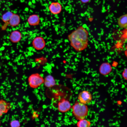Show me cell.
<instances>
[{"label": "cell", "instance_id": "6", "mask_svg": "<svg viewBox=\"0 0 127 127\" xmlns=\"http://www.w3.org/2000/svg\"><path fill=\"white\" fill-rule=\"evenodd\" d=\"M32 44L35 48L38 50H40L44 48L45 45V43L43 38L40 36H38L33 39Z\"/></svg>", "mask_w": 127, "mask_h": 127}, {"label": "cell", "instance_id": "9", "mask_svg": "<svg viewBox=\"0 0 127 127\" xmlns=\"http://www.w3.org/2000/svg\"><path fill=\"white\" fill-rule=\"evenodd\" d=\"M12 107L10 103L3 99L0 100V117L7 113Z\"/></svg>", "mask_w": 127, "mask_h": 127}, {"label": "cell", "instance_id": "4", "mask_svg": "<svg viewBox=\"0 0 127 127\" xmlns=\"http://www.w3.org/2000/svg\"><path fill=\"white\" fill-rule=\"evenodd\" d=\"M92 99L91 94L87 90H84L81 92L78 96V99L79 102L86 105L90 103Z\"/></svg>", "mask_w": 127, "mask_h": 127}, {"label": "cell", "instance_id": "3", "mask_svg": "<svg viewBox=\"0 0 127 127\" xmlns=\"http://www.w3.org/2000/svg\"><path fill=\"white\" fill-rule=\"evenodd\" d=\"M28 81L30 87L35 88L44 83V79L39 74L36 73L29 76L28 79Z\"/></svg>", "mask_w": 127, "mask_h": 127}, {"label": "cell", "instance_id": "7", "mask_svg": "<svg viewBox=\"0 0 127 127\" xmlns=\"http://www.w3.org/2000/svg\"><path fill=\"white\" fill-rule=\"evenodd\" d=\"M49 9L52 14L54 15L58 14L61 12L62 6L60 3L58 2L52 3L49 6Z\"/></svg>", "mask_w": 127, "mask_h": 127}, {"label": "cell", "instance_id": "13", "mask_svg": "<svg viewBox=\"0 0 127 127\" xmlns=\"http://www.w3.org/2000/svg\"><path fill=\"white\" fill-rule=\"evenodd\" d=\"M44 83L45 87L49 88L54 86L55 85L56 82L53 77L49 75L45 78Z\"/></svg>", "mask_w": 127, "mask_h": 127}, {"label": "cell", "instance_id": "1", "mask_svg": "<svg viewBox=\"0 0 127 127\" xmlns=\"http://www.w3.org/2000/svg\"><path fill=\"white\" fill-rule=\"evenodd\" d=\"M88 32L82 26L78 27L68 36L71 46L77 52L86 49L88 45Z\"/></svg>", "mask_w": 127, "mask_h": 127}, {"label": "cell", "instance_id": "12", "mask_svg": "<svg viewBox=\"0 0 127 127\" xmlns=\"http://www.w3.org/2000/svg\"><path fill=\"white\" fill-rule=\"evenodd\" d=\"M20 22V16L18 14L14 13L8 23L10 26L14 27L18 25Z\"/></svg>", "mask_w": 127, "mask_h": 127}, {"label": "cell", "instance_id": "15", "mask_svg": "<svg viewBox=\"0 0 127 127\" xmlns=\"http://www.w3.org/2000/svg\"><path fill=\"white\" fill-rule=\"evenodd\" d=\"M13 13L10 11H8L4 12L2 15L1 19L4 23L8 22L12 17Z\"/></svg>", "mask_w": 127, "mask_h": 127}, {"label": "cell", "instance_id": "11", "mask_svg": "<svg viewBox=\"0 0 127 127\" xmlns=\"http://www.w3.org/2000/svg\"><path fill=\"white\" fill-rule=\"evenodd\" d=\"M22 34L19 31L15 30L11 32L9 36L10 41L14 43L19 42L22 38Z\"/></svg>", "mask_w": 127, "mask_h": 127}, {"label": "cell", "instance_id": "5", "mask_svg": "<svg viewBox=\"0 0 127 127\" xmlns=\"http://www.w3.org/2000/svg\"><path fill=\"white\" fill-rule=\"evenodd\" d=\"M71 105L69 101L65 99H61L58 103V109L62 113L66 112L69 110Z\"/></svg>", "mask_w": 127, "mask_h": 127}, {"label": "cell", "instance_id": "16", "mask_svg": "<svg viewBox=\"0 0 127 127\" xmlns=\"http://www.w3.org/2000/svg\"><path fill=\"white\" fill-rule=\"evenodd\" d=\"M91 124L90 121L84 119L79 120L77 123V126L78 127H89Z\"/></svg>", "mask_w": 127, "mask_h": 127}, {"label": "cell", "instance_id": "17", "mask_svg": "<svg viewBox=\"0 0 127 127\" xmlns=\"http://www.w3.org/2000/svg\"><path fill=\"white\" fill-rule=\"evenodd\" d=\"M10 124L12 127H19L20 125V121L17 120H14L11 121Z\"/></svg>", "mask_w": 127, "mask_h": 127}, {"label": "cell", "instance_id": "21", "mask_svg": "<svg viewBox=\"0 0 127 127\" xmlns=\"http://www.w3.org/2000/svg\"><path fill=\"white\" fill-rule=\"evenodd\" d=\"M1 1V0H0V2Z\"/></svg>", "mask_w": 127, "mask_h": 127}, {"label": "cell", "instance_id": "19", "mask_svg": "<svg viewBox=\"0 0 127 127\" xmlns=\"http://www.w3.org/2000/svg\"><path fill=\"white\" fill-rule=\"evenodd\" d=\"M82 3H85L88 2L90 0H79Z\"/></svg>", "mask_w": 127, "mask_h": 127}, {"label": "cell", "instance_id": "8", "mask_svg": "<svg viewBox=\"0 0 127 127\" xmlns=\"http://www.w3.org/2000/svg\"><path fill=\"white\" fill-rule=\"evenodd\" d=\"M112 69L111 66L109 63L104 62L102 63L100 66L99 71L102 75H106L111 71Z\"/></svg>", "mask_w": 127, "mask_h": 127}, {"label": "cell", "instance_id": "14", "mask_svg": "<svg viewBox=\"0 0 127 127\" xmlns=\"http://www.w3.org/2000/svg\"><path fill=\"white\" fill-rule=\"evenodd\" d=\"M117 23L120 28L124 29L127 28V14H124L119 17Z\"/></svg>", "mask_w": 127, "mask_h": 127}, {"label": "cell", "instance_id": "18", "mask_svg": "<svg viewBox=\"0 0 127 127\" xmlns=\"http://www.w3.org/2000/svg\"><path fill=\"white\" fill-rule=\"evenodd\" d=\"M123 77L126 80H127V68H126L124 70L122 73Z\"/></svg>", "mask_w": 127, "mask_h": 127}, {"label": "cell", "instance_id": "2", "mask_svg": "<svg viewBox=\"0 0 127 127\" xmlns=\"http://www.w3.org/2000/svg\"><path fill=\"white\" fill-rule=\"evenodd\" d=\"M72 113L78 120L85 119L88 115V109L86 105L80 102H76L72 106Z\"/></svg>", "mask_w": 127, "mask_h": 127}, {"label": "cell", "instance_id": "20", "mask_svg": "<svg viewBox=\"0 0 127 127\" xmlns=\"http://www.w3.org/2000/svg\"></svg>", "mask_w": 127, "mask_h": 127}, {"label": "cell", "instance_id": "10", "mask_svg": "<svg viewBox=\"0 0 127 127\" xmlns=\"http://www.w3.org/2000/svg\"><path fill=\"white\" fill-rule=\"evenodd\" d=\"M27 21L29 25L31 26H36L39 25L40 20L39 15L36 14L30 15L28 18Z\"/></svg>", "mask_w": 127, "mask_h": 127}]
</instances>
